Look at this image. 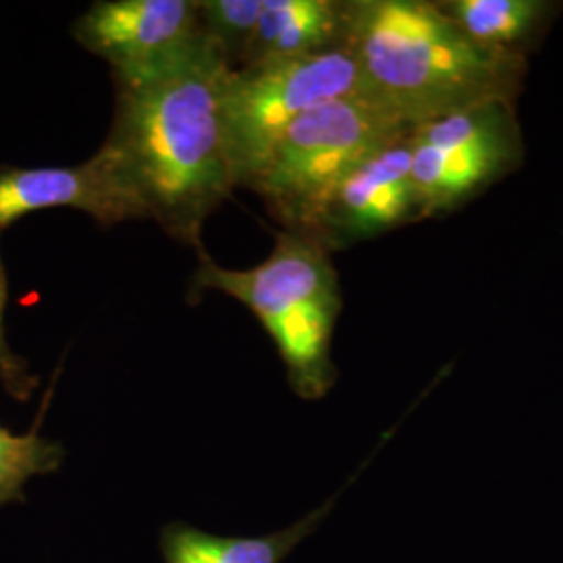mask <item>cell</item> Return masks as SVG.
I'll return each mask as SVG.
<instances>
[{"label": "cell", "instance_id": "obj_4", "mask_svg": "<svg viewBox=\"0 0 563 563\" xmlns=\"http://www.w3.org/2000/svg\"><path fill=\"white\" fill-rule=\"evenodd\" d=\"M413 128L367 95L328 102L282 136L249 188L282 230L311 236L336 186L372 153Z\"/></svg>", "mask_w": 563, "mask_h": 563}, {"label": "cell", "instance_id": "obj_10", "mask_svg": "<svg viewBox=\"0 0 563 563\" xmlns=\"http://www.w3.org/2000/svg\"><path fill=\"white\" fill-rule=\"evenodd\" d=\"M341 41V0H263L241 67L305 59L339 48Z\"/></svg>", "mask_w": 563, "mask_h": 563}, {"label": "cell", "instance_id": "obj_6", "mask_svg": "<svg viewBox=\"0 0 563 563\" xmlns=\"http://www.w3.org/2000/svg\"><path fill=\"white\" fill-rule=\"evenodd\" d=\"M523 157L516 102L488 101L411 132V178L423 220L457 209Z\"/></svg>", "mask_w": 563, "mask_h": 563}, {"label": "cell", "instance_id": "obj_14", "mask_svg": "<svg viewBox=\"0 0 563 563\" xmlns=\"http://www.w3.org/2000/svg\"><path fill=\"white\" fill-rule=\"evenodd\" d=\"M263 0H199V27L218 46L232 69H239L262 15Z\"/></svg>", "mask_w": 563, "mask_h": 563}, {"label": "cell", "instance_id": "obj_9", "mask_svg": "<svg viewBox=\"0 0 563 563\" xmlns=\"http://www.w3.org/2000/svg\"><path fill=\"white\" fill-rule=\"evenodd\" d=\"M60 207L84 211L101 225L139 220L134 205L97 153L88 162L65 167L0 165V232L23 216Z\"/></svg>", "mask_w": 563, "mask_h": 563}, {"label": "cell", "instance_id": "obj_12", "mask_svg": "<svg viewBox=\"0 0 563 563\" xmlns=\"http://www.w3.org/2000/svg\"><path fill=\"white\" fill-rule=\"evenodd\" d=\"M439 4L470 41L522 57L558 9L544 0H444Z\"/></svg>", "mask_w": 563, "mask_h": 563}, {"label": "cell", "instance_id": "obj_8", "mask_svg": "<svg viewBox=\"0 0 563 563\" xmlns=\"http://www.w3.org/2000/svg\"><path fill=\"white\" fill-rule=\"evenodd\" d=\"M71 34L109 63L111 76L134 74L201 34L199 0H99L76 20Z\"/></svg>", "mask_w": 563, "mask_h": 563}, {"label": "cell", "instance_id": "obj_1", "mask_svg": "<svg viewBox=\"0 0 563 563\" xmlns=\"http://www.w3.org/2000/svg\"><path fill=\"white\" fill-rule=\"evenodd\" d=\"M232 67L199 34L172 57L113 76L115 113L97 155L134 205L174 241L202 249V225L236 188L222 86Z\"/></svg>", "mask_w": 563, "mask_h": 563}, {"label": "cell", "instance_id": "obj_5", "mask_svg": "<svg viewBox=\"0 0 563 563\" xmlns=\"http://www.w3.org/2000/svg\"><path fill=\"white\" fill-rule=\"evenodd\" d=\"M357 95H365L362 74L342 46L305 59L230 69L222 86V125L236 188L253 184L302 115Z\"/></svg>", "mask_w": 563, "mask_h": 563}, {"label": "cell", "instance_id": "obj_15", "mask_svg": "<svg viewBox=\"0 0 563 563\" xmlns=\"http://www.w3.org/2000/svg\"><path fill=\"white\" fill-rule=\"evenodd\" d=\"M9 299V288H7V274L4 265L0 260V384L2 388L18 401H30L34 390L38 388V376L32 374L27 362L20 357L18 353L11 351L7 336H4V307Z\"/></svg>", "mask_w": 563, "mask_h": 563}, {"label": "cell", "instance_id": "obj_11", "mask_svg": "<svg viewBox=\"0 0 563 563\" xmlns=\"http://www.w3.org/2000/svg\"><path fill=\"white\" fill-rule=\"evenodd\" d=\"M334 499L284 530L263 537H218L172 522L159 534L165 563H282L330 514Z\"/></svg>", "mask_w": 563, "mask_h": 563}, {"label": "cell", "instance_id": "obj_7", "mask_svg": "<svg viewBox=\"0 0 563 563\" xmlns=\"http://www.w3.org/2000/svg\"><path fill=\"white\" fill-rule=\"evenodd\" d=\"M411 132L384 144L336 186L313 239L336 251L423 220L411 178Z\"/></svg>", "mask_w": 563, "mask_h": 563}, {"label": "cell", "instance_id": "obj_13", "mask_svg": "<svg viewBox=\"0 0 563 563\" xmlns=\"http://www.w3.org/2000/svg\"><path fill=\"white\" fill-rule=\"evenodd\" d=\"M65 460V449L30 430L27 434H13L0 426V507L23 504V488L34 476L57 472Z\"/></svg>", "mask_w": 563, "mask_h": 563}, {"label": "cell", "instance_id": "obj_2", "mask_svg": "<svg viewBox=\"0 0 563 563\" xmlns=\"http://www.w3.org/2000/svg\"><path fill=\"white\" fill-rule=\"evenodd\" d=\"M341 46L365 95L416 128L481 102H516L528 71L526 57L478 46L428 0H342Z\"/></svg>", "mask_w": 563, "mask_h": 563}, {"label": "cell", "instance_id": "obj_3", "mask_svg": "<svg viewBox=\"0 0 563 563\" xmlns=\"http://www.w3.org/2000/svg\"><path fill=\"white\" fill-rule=\"evenodd\" d=\"M330 249L313 236L280 230L260 265L230 269L199 249L195 290H218L263 323L278 349L292 393L323 399L336 384L332 336L342 311L341 282Z\"/></svg>", "mask_w": 563, "mask_h": 563}]
</instances>
